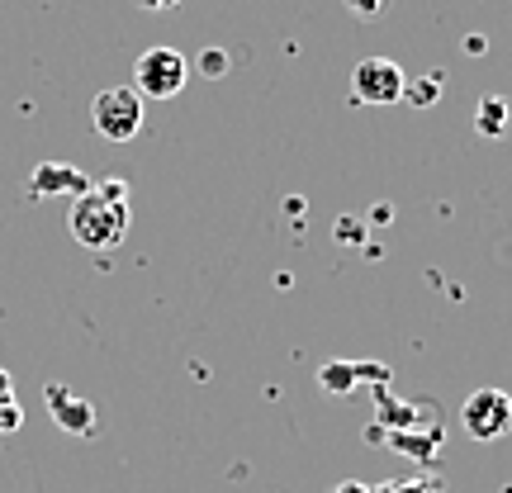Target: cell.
<instances>
[{
    "mask_svg": "<svg viewBox=\"0 0 512 493\" xmlns=\"http://www.w3.org/2000/svg\"><path fill=\"white\" fill-rule=\"evenodd\" d=\"M72 238L91 252H110L128 238V185L100 181L72 200Z\"/></svg>",
    "mask_w": 512,
    "mask_h": 493,
    "instance_id": "obj_1",
    "label": "cell"
},
{
    "mask_svg": "<svg viewBox=\"0 0 512 493\" xmlns=\"http://www.w3.org/2000/svg\"><path fill=\"white\" fill-rule=\"evenodd\" d=\"M190 81V57L181 48H147L138 53L133 62V91L138 95H152V100H176Z\"/></svg>",
    "mask_w": 512,
    "mask_h": 493,
    "instance_id": "obj_2",
    "label": "cell"
},
{
    "mask_svg": "<svg viewBox=\"0 0 512 493\" xmlns=\"http://www.w3.org/2000/svg\"><path fill=\"white\" fill-rule=\"evenodd\" d=\"M91 124L100 138L110 143H133L138 128H143V95L133 86H110L91 100Z\"/></svg>",
    "mask_w": 512,
    "mask_h": 493,
    "instance_id": "obj_3",
    "label": "cell"
},
{
    "mask_svg": "<svg viewBox=\"0 0 512 493\" xmlns=\"http://www.w3.org/2000/svg\"><path fill=\"white\" fill-rule=\"evenodd\" d=\"M460 427H465V437L475 441H498L512 432V394H503V389H475L470 399H465V408H460Z\"/></svg>",
    "mask_w": 512,
    "mask_h": 493,
    "instance_id": "obj_4",
    "label": "cell"
},
{
    "mask_svg": "<svg viewBox=\"0 0 512 493\" xmlns=\"http://www.w3.org/2000/svg\"><path fill=\"white\" fill-rule=\"evenodd\" d=\"M403 86H408V76L389 57H366L351 67V95L361 105H394V100H403Z\"/></svg>",
    "mask_w": 512,
    "mask_h": 493,
    "instance_id": "obj_5",
    "label": "cell"
},
{
    "mask_svg": "<svg viewBox=\"0 0 512 493\" xmlns=\"http://www.w3.org/2000/svg\"><path fill=\"white\" fill-rule=\"evenodd\" d=\"M43 399H48V408L57 413V422H62L67 432H76V437H81V432H95V408L86 399L67 394L62 384H48V389H43Z\"/></svg>",
    "mask_w": 512,
    "mask_h": 493,
    "instance_id": "obj_6",
    "label": "cell"
},
{
    "mask_svg": "<svg viewBox=\"0 0 512 493\" xmlns=\"http://www.w3.org/2000/svg\"><path fill=\"white\" fill-rule=\"evenodd\" d=\"M81 190H91V181L67 162H48V166H38L34 171V195H72L76 200Z\"/></svg>",
    "mask_w": 512,
    "mask_h": 493,
    "instance_id": "obj_7",
    "label": "cell"
},
{
    "mask_svg": "<svg viewBox=\"0 0 512 493\" xmlns=\"http://www.w3.org/2000/svg\"><path fill=\"white\" fill-rule=\"evenodd\" d=\"M475 128L484 138H503V133H508V100H503V95H484L475 110Z\"/></svg>",
    "mask_w": 512,
    "mask_h": 493,
    "instance_id": "obj_8",
    "label": "cell"
},
{
    "mask_svg": "<svg viewBox=\"0 0 512 493\" xmlns=\"http://www.w3.org/2000/svg\"><path fill=\"white\" fill-rule=\"evenodd\" d=\"M441 95V76H432V81H418V86H403V100H408V105H432V100H437Z\"/></svg>",
    "mask_w": 512,
    "mask_h": 493,
    "instance_id": "obj_9",
    "label": "cell"
},
{
    "mask_svg": "<svg viewBox=\"0 0 512 493\" xmlns=\"http://www.w3.org/2000/svg\"><path fill=\"white\" fill-rule=\"evenodd\" d=\"M223 72H228V53H223V48H209V53H200V76L219 81Z\"/></svg>",
    "mask_w": 512,
    "mask_h": 493,
    "instance_id": "obj_10",
    "label": "cell"
},
{
    "mask_svg": "<svg viewBox=\"0 0 512 493\" xmlns=\"http://www.w3.org/2000/svg\"><path fill=\"white\" fill-rule=\"evenodd\" d=\"M375 493H441L432 479H413V484H384V489H375Z\"/></svg>",
    "mask_w": 512,
    "mask_h": 493,
    "instance_id": "obj_11",
    "label": "cell"
},
{
    "mask_svg": "<svg viewBox=\"0 0 512 493\" xmlns=\"http://www.w3.org/2000/svg\"><path fill=\"white\" fill-rule=\"evenodd\" d=\"M384 5H389V0H347L351 15H380Z\"/></svg>",
    "mask_w": 512,
    "mask_h": 493,
    "instance_id": "obj_12",
    "label": "cell"
},
{
    "mask_svg": "<svg viewBox=\"0 0 512 493\" xmlns=\"http://www.w3.org/2000/svg\"><path fill=\"white\" fill-rule=\"evenodd\" d=\"M332 493H375L370 484H361V479H347V484H337Z\"/></svg>",
    "mask_w": 512,
    "mask_h": 493,
    "instance_id": "obj_13",
    "label": "cell"
},
{
    "mask_svg": "<svg viewBox=\"0 0 512 493\" xmlns=\"http://www.w3.org/2000/svg\"><path fill=\"white\" fill-rule=\"evenodd\" d=\"M10 399H15V394H10V375L0 370V403H10Z\"/></svg>",
    "mask_w": 512,
    "mask_h": 493,
    "instance_id": "obj_14",
    "label": "cell"
},
{
    "mask_svg": "<svg viewBox=\"0 0 512 493\" xmlns=\"http://www.w3.org/2000/svg\"><path fill=\"white\" fill-rule=\"evenodd\" d=\"M147 10H171V5H176V0H143Z\"/></svg>",
    "mask_w": 512,
    "mask_h": 493,
    "instance_id": "obj_15",
    "label": "cell"
}]
</instances>
